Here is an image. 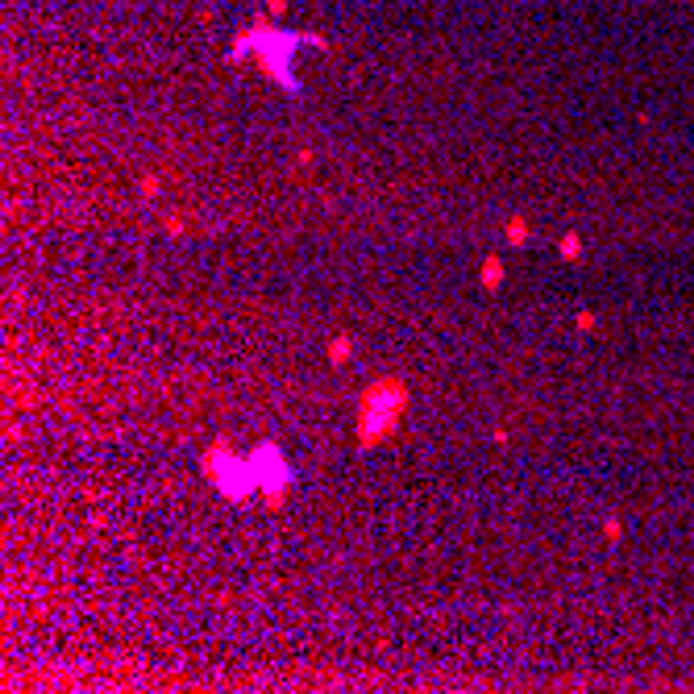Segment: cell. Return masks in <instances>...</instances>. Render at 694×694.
Returning a JSON list of instances; mask_svg holds the SVG:
<instances>
[{
  "label": "cell",
  "instance_id": "2",
  "mask_svg": "<svg viewBox=\"0 0 694 694\" xmlns=\"http://www.w3.org/2000/svg\"><path fill=\"white\" fill-rule=\"evenodd\" d=\"M254 479H258V491H266L271 495V503H279L283 499V487H287V466H283V457H279V449L275 445H262V449H254Z\"/></svg>",
  "mask_w": 694,
  "mask_h": 694
},
{
  "label": "cell",
  "instance_id": "3",
  "mask_svg": "<svg viewBox=\"0 0 694 694\" xmlns=\"http://www.w3.org/2000/svg\"><path fill=\"white\" fill-rule=\"evenodd\" d=\"M483 283H487V287H499V283H503V262H499L495 254L483 262Z\"/></svg>",
  "mask_w": 694,
  "mask_h": 694
},
{
  "label": "cell",
  "instance_id": "1",
  "mask_svg": "<svg viewBox=\"0 0 694 694\" xmlns=\"http://www.w3.org/2000/svg\"><path fill=\"white\" fill-rule=\"evenodd\" d=\"M403 408H408V387H403V383H395V379L375 383V387L362 395V408H358V412H362V416H358V441H362V445H375L379 437L395 432Z\"/></svg>",
  "mask_w": 694,
  "mask_h": 694
},
{
  "label": "cell",
  "instance_id": "5",
  "mask_svg": "<svg viewBox=\"0 0 694 694\" xmlns=\"http://www.w3.org/2000/svg\"><path fill=\"white\" fill-rule=\"evenodd\" d=\"M524 238H528V224H524V220H520V216H516V220H512V224H507V242H512V246H520V242H524Z\"/></svg>",
  "mask_w": 694,
  "mask_h": 694
},
{
  "label": "cell",
  "instance_id": "4",
  "mask_svg": "<svg viewBox=\"0 0 694 694\" xmlns=\"http://www.w3.org/2000/svg\"><path fill=\"white\" fill-rule=\"evenodd\" d=\"M345 358H350V337H337V341L328 345V362H337V366H341Z\"/></svg>",
  "mask_w": 694,
  "mask_h": 694
},
{
  "label": "cell",
  "instance_id": "6",
  "mask_svg": "<svg viewBox=\"0 0 694 694\" xmlns=\"http://www.w3.org/2000/svg\"><path fill=\"white\" fill-rule=\"evenodd\" d=\"M561 254H565V258H578V238H574V233L561 242Z\"/></svg>",
  "mask_w": 694,
  "mask_h": 694
}]
</instances>
